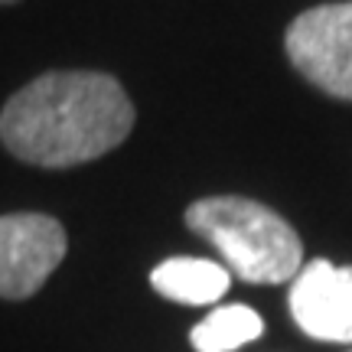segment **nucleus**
<instances>
[{
  "label": "nucleus",
  "instance_id": "nucleus-2",
  "mask_svg": "<svg viewBox=\"0 0 352 352\" xmlns=\"http://www.w3.org/2000/svg\"><path fill=\"white\" fill-rule=\"evenodd\" d=\"M186 226L215 245L245 284H287L303 267L300 235L274 209L245 196H209L186 209Z\"/></svg>",
  "mask_w": 352,
  "mask_h": 352
},
{
  "label": "nucleus",
  "instance_id": "nucleus-5",
  "mask_svg": "<svg viewBox=\"0 0 352 352\" xmlns=\"http://www.w3.org/2000/svg\"><path fill=\"white\" fill-rule=\"evenodd\" d=\"M294 323L320 342H352V267L307 261L290 280Z\"/></svg>",
  "mask_w": 352,
  "mask_h": 352
},
{
  "label": "nucleus",
  "instance_id": "nucleus-8",
  "mask_svg": "<svg viewBox=\"0 0 352 352\" xmlns=\"http://www.w3.org/2000/svg\"><path fill=\"white\" fill-rule=\"evenodd\" d=\"M0 3H10V0H0Z\"/></svg>",
  "mask_w": 352,
  "mask_h": 352
},
{
  "label": "nucleus",
  "instance_id": "nucleus-4",
  "mask_svg": "<svg viewBox=\"0 0 352 352\" xmlns=\"http://www.w3.org/2000/svg\"><path fill=\"white\" fill-rule=\"evenodd\" d=\"M69 239L59 219L43 212L0 215V297L26 300L63 264Z\"/></svg>",
  "mask_w": 352,
  "mask_h": 352
},
{
  "label": "nucleus",
  "instance_id": "nucleus-3",
  "mask_svg": "<svg viewBox=\"0 0 352 352\" xmlns=\"http://www.w3.org/2000/svg\"><path fill=\"white\" fill-rule=\"evenodd\" d=\"M294 69L327 95L352 101V0L300 13L284 36Z\"/></svg>",
  "mask_w": 352,
  "mask_h": 352
},
{
  "label": "nucleus",
  "instance_id": "nucleus-1",
  "mask_svg": "<svg viewBox=\"0 0 352 352\" xmlns=\"http://www.w3.org/2000/svg\"><path fill=\"white\" fill-rule=\"evenodd\" d=\"M131 127L134 104L104 72H46L10 95L0 111L3 147L46 170L98 160L124 144Z\"/></svg>",
  "mask_w": 352,
  "mask_h": 352
},
{
  "label": "nucleus",
  "instance_id": "nucleus-7",
  "mask_svg": "<svg viewBox=\"0 0 352 352\" xmlns=\"http://www.w3.org/2000/svg\"><path fill=\"white\" fill-rule=\"evenodd\" d=\"M261 333L264 323L252 307L228 303V307L212 310L202 323H196L189 333V342L196 352H235L245 342H254Z\"/></svg>",
  "mask_w": 352,
  "mask_h": 352
},
{
  "label": "nucleus",
  "instance_id": "nucleus-6",
  "mask_svg": "<svg viewBox=\"0 0 352 352\" xmlns=\"http://www.w3.org/2000/svg\"><path fill=\"white\" fill-rule=\"evenodd\" d=\"M228 267L206 258H166L151 271V287L173 303L206 307L228 294Z\"/></svg>",
  "mask_w": 352,
  "mask_h": 352
}]
</instances>
